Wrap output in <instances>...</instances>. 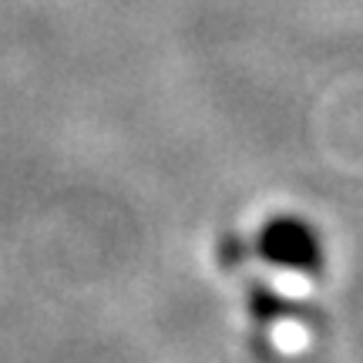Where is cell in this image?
I'll use <instances>...</instances> for the list:
<instances>
[{
	"label": "cell",
	"instance_id": "1",
	"mask_svg": "<svg viewBox=\"0 0 363 363\" xmlns=\"http://www.w3.org/2000/svg\"><path fill=\"white\" fill-rule=\"evenodd\" d=\"M256 252L262 262H269L283 272H299V276H310V272L323 269V235L316 233V225L306 222L303 216L283 212V216H272L269 222H262L259 235H256Z\"/></svg>",
	"mask_w": 363,
	"mask_h": 363
}]
</instances>
